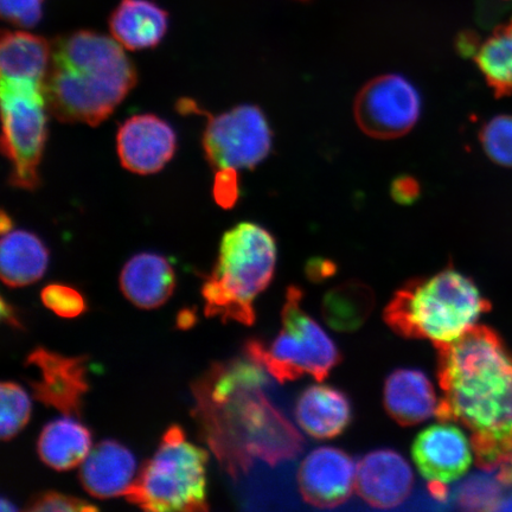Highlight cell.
<instances>
[{"label": "cell", "instance_id": "d6986e66", "mask_svg": "<svg viewBox=\"0 0 512 512\" xmlns=\"http://www.w3.org/2000/svg\"><path fill=\"white\" fill-rule=\"evenodd\" d=\"M108 25L121 46L133 51L145 50L163 41L169 28V15L152 0H121Z\"/></svg>", "mask_w": 512, "mask_h": 512}, {"label": "cell", "instance_id": "74e56055", "mask_svg": "<svg viewBox=\"0 0 512 512\" xmlns=\"http://www.w3.org/2000/svg\"><path fill=\"white\" fill-rule=\"evenodd\" d=\"M498 510L510 511L512 510V495L508 498H505L501 505H499Z\"/></svg>", "mask_w": 512, "mask_h": 512}, {"label": "cell", "instance_id": "5bb4252c", "mask_svg": "<svg viewBox=\"0 0 512 512\" xmlns=\"http://www.w3.org/2000/svg\"><path fill=\"white\" fill-rule=\"evenodd\" d=\"M117 149L126 170L143 176L157 174L175 156L176 133L155 114L134 115L120 126Z\"/></svg>", "mask_w": 512, "mask_h": 512}, {"label": "cell", "instance_id": "cb8c5ba5", "mask_svg": "<svg viewBox=\"0 0 512 512\" xmlns=\"http://www.w3.org/2000/svg\"><path fill=\"white\" fill-rule=\"evenodd\" d=\"M374 306L375 294L370 286L350 280L325 294L322 315L332 330L355 332L367 322Z\"/></svg>", "mask_w": 512, "mask_h": 512}, {"label": "cell", "instance_id": "d6a6232c", "mask_svg": "<svg viewBox=\"0 0 512 512\" xmlns=\"http://www.w3.org/2000/svg\"><path fill=\"white\" fill-rule=\"evenodd\" d=\"M420 195L419 183L414 178L403 176L392 184V196L401 204H412Z\"/></svg>", "mask_w": 512, "mask_h": 512}, {"label": "cell", "instance_id": "8992f818", "mask_svg": "<svg viewBox=\"0 0 512 512\" xmlns=\"http://www.w3.org/2000/svg\"><path fill=\"white\" fill-rule=\"evenodd\" d=\"M208 458L204 448L189 443L182 427L171 426L125 497L146 511H208Z\"/></svg>", "mask_w": 512, "mask_h": 512}, {"label": "cell", "instance_id": "d4e9b609", "mask_svg": "<svg viewBox=\"0 0 512 512\" xmlns=\"http://www.w3.org/2000/svg\"><path fill=\"white\" fill-rule=\"evenodd\" d=\"M476 63L497 96L512 95V21L483 43Z\"/></svg>", "mask_w": 512, "mask_h": 512}, {"label": "cell", "instance_id": "83f0119b", "mask_svg": "<svg viewBox=\"0 0 512 512\" xmlns=\"http://www.w3.org/2000/svg\"><path fill=\"white\" fill-rule=\"evenodd\" d=\"M480 142L492 162L512 168V115L491 119L480 131Z\"/></svg>", "mask_w": 512, "mask_h": 512}, {"label": "cell", "instance_id": "836d02e7", "mask_svg": "<svg viewBox=\"0 0 512 512\" xmlns=\"http://www.w3.org/2000/svg\"><path fill=\"white\" fill-rule=\"evenodd\" d=\"M335 266L329 261L319 260L312 261V264L307 267V273L313 280L324 279L330 277L334 273Z\"/></svg>", "mask_w": 512, "mask_h": 512}, {"label": "cell", "instance_id": "7c38bea8", "mask_svg": "<svg viewBox=\"0 0 512 512\" xmlns=\"http://www.w3.org/2000/svg\"><path fill=\"white\" fill-rule=\"evenodd\" d=\"M354 460L335 447H319L307 454L297 472L299 494L317 509H335L347 503L356 489Z\"/></svg>", "mask_w": 512, "mask_h": 512}, {"label": "cell", "instance_id": "4316f807", "mask_svg": "<svg viewBox=\"0 0 512 512\" xmlns=\"http://www.w3.org/2000/svg\"><path fill=\"white\" fill-rule=\"evenodd\" d=\"M0 435L3 440H11L27 426L31 414L29 395L14 382H3L0 386Z\"/></svg>", "mask_w": 512, "mask_h": 512}, {"label": "cell", "instance_id": "d590c367", "mask_svg": "<svg viewBox=\"0 0 512 512\" xmlns=\"http://www.w3.org/2000/svg\"><path fill=\"white\" fill-rule=\"evenodd\" d=\"M178 328L181 329H189L192 325L196 323L195 313L190 310H184L178 315L177 319Z\"/></svg>", "mask_w": 512, "mask_h": 512}, {"label": "cell", "instance_id": "603a6c76", "mask_svg": "<svg viewBox=\"0 0 512 512\" xmlns=\"http://www.w3.org/2000/svg\"><path fill=\"white\" fill-rule=\"evenodd\" d=\"M91 450V432L73 416L49 422L37 443L42 462L57 471L74 469L83 463Z\"/></svg>", "mask_w": 512, "mask_h": 512}, {"label": "cell", "instance_id": "5b68a950", "mask_svg": "<svg viewBox=\"0 0 512 512\" xmlns=\"http://www.w3.org/2000/svg\"><path fill=\"white\" fill-rule=\"evenodd\" d=\"M277 243L264 227L242 222L223 235L219 258L202 287L206 316L255 322L254 302L274 277Z\"/></svg>", "mask_w": 512, "mask_h": 512}, {"label": "cell", "instance_id": "9c48e42d", "mask_svg": "<svg viewBox=\"0 0 512 512\" xmlns=\"http://www.w3.org/2000/svg\"><path fill=\"white\" fill-rule=\"evenodd\" d=\"M203 149L214 169H254L270 155L272 131L259 107L242 105L208 117Z\"/></svg>", "mask_w": 512, "mask_h": 512}, {"label": "cell", "instance_id": "2e32d148", "mask_svg": "<svg viewBox=\"0 0 512 512\" xmlns=\"http://www.w3.org/2000/svg\"><path fill=\"white\" fill-rule=\"evenodd\" d=\"M136 458L115 440H104L92 448L83 460L80 480L83 488L96 498L125 496L134 482Z\"/></svg>", "mask_w": 512, "mask_h": 512}, {"label": "cell", "instance_id": "f1b7e54d", "mask_svg": "<svg viewBox=\"0 0 512 512\" xmlns=\"http://www.w3.org/2000/svg\"><path fill=\"white\" fill-rule=\"evenodd\" d=\"M41 299L44 306L63 318H76L87 311L86 300L82 294L67 285L50 284L44 287Z\"/></svg>", "mask_w": 512, "mask_h": 512}, {"label": "cell", "instance_id": "277c9868", "mask_svg": "<svg viewBox=\"0 0 512 512\" xmlns=\"http://www.w3.org/2000/svg\"><path fill=\"white\" fill-rule=\"evenodd\" d=\"M490 310L489 300L476 284L448 267L399 288L384 309L383 318L396 334L427 339L437 349L456 342Z\"/></svg>", "mask_w": 512, "mask_h": 512}, {"label": "cell", "instance_id": "ffe728a7", "mask_svg": "<svg viewBox=\"0 0 512 512\" xmlns=\"http://www.w3.org/2000/svg\"><path fill=\"white\" fill-rule=\"evenodd\" d=\"M296 420L310 437H338L350 425L352 411L348 396L329 386H311L296 403Z\"/></svg>", "mask_w": 512, "mask_h": 512}, {"label": "cell", "instance_id": "52a82bcc", "mask_svg": "<svg viewBox=\"0 0 512 512\" xmlns=\"http://www.w3.org/2000/svg\"><path fill=\"white\" fill-rule=\"evenodd\" d=\"M304 294L297 286L287 288L279 335L271 344L252 339L246 355L261 364L279 383L304 375L318 382L329 376L342 357L332 339L302 307Z\"/></svg>", "mask_w": 512, "mask_h": 512}, {"label": "cell", "instance_id": "484cf974", "mask_svg": "<svg viewBox=\"0 0 512 512\" xmlns=\"http://www.w3.org/2000/svg\"><path fill=\"white\" fill-rule=\"evenodd\" d=\"M512 485L510 464L498 467L494 475H475L458 486L454 503L463 510H498L503 494Z\"/></svg>", "mask_w": 512, "mask_h": 512}, {"label": "cell", "instance_id": "ba28073f", "mask_svg": "<svg viewBox=\"0 0 512 512\" xmlns=\"http://www.w3.org/2000/svg\"><path fill=\"white\" fill-rule=\"evenodd\" d=\"M2 150L10 163V183L24 190L40 184V164L48 137L47 102L43 85L2 78Z\"/></svg>", "mask_w": 512, "mask_h": 512}, {"label": "cell", "instance_id": "44dd1931", "mask_svg": "<svg viewBox=\"0 0 512 512\" xmlns=\"http://www.w3.org/2000/svg\"><path fill=\"white\" fill-rule=\"evenodd\" d=\"M49 252L37 235L14 230L3 235L0 245V275L9 287L36 283L46 273Z\"/></svg>", "mask_w": 512, "mask_h": 512}, {"label": "cell", "instance_id": "8d00e7d4", "mask_svg": "<svg viewBox=\"0 0 512 512\" xmlns=\"http://www.w3.org/2000/svg\"><path fill=\"white\" fill-rule=\"evenodd\" d=\"M0 227H2V234H8L12 230V222L9 216H6V214L3 211L2 214V223H0Z\"/></svg>", "mask_w": 512, "mask_h": 512}, {"label": "cell", "instance_id": "7a4b0ae2", "mask_svg": "<svg viewBox=\"0 0 512 512\" xmlns=\"http://www.w3.org/2000/svg\"><path fill=\"white\" fill-rule=\"evenodd\" d=\"M443 398L440 422L471 433L477 464L485 471L512 460V354L488 326L475 325L456 342L437 348Z\"/></svg>", "mask_w": 512, "mask_h": 512}, {"label": "cell", "instance_id": "6da1fadb", "mask_svg": "<svg viewBox=\"0 0 512 512\" xmlns=\"http://www.w3.org/2000/svg\"><path fill=\"white\" fill-rule=\"evenodd\" d=\"M268 375L247 356L214 364L194 386L198 425L232 476L251 469L255 458L275 466L303 451L302 435L262 392Z\"/></svg>", "mask_w": 512, "mask_h": 512}, {"label": "cell", "instance_id": "ab89813d", "mask_svg": "<svg viewBox=\"0 0 512 512\" xmlns=\"http://www.w3.org/2000/svg\"><path fill=\"white\" fill-rule=\"evenodd\" d=\"M510 469H511V473H512V460H511V463H510Z\"/></svg>", "mask_w": 512, "mask_h": 512}, {"label": "cell", "instance_id": "3957f363", "mask_svg": "<svg viewBox=\"0 0 512 512\" xmlns=\"http://www.w3.org/2000/svg\"><path fill=\"white\" fill-rule=\"evenodd\" d=\"M121 44L91 30L57 38L43 81L48 111L62 123L98 126L137 85Z\"/></svg>", "mask_w": 512, "mask_h": 512}, {"label": "cell", "instance_id": "e0dca14e", "mask_svg": "<svg viewBox=\"0 0 512 512\" xmlns=\"http://www.w3.org/2000/svg\"><path fill=\"white\" fill-rule=\"evenodd\" d=\"M384 407L401 426L421 424L437 414L439 401L432 382L420 370L398 369L384 384Z\"/></svg>", "mask_w": 512, "mask_h": 512}, {"label": "cell", "instance_id": "8fae6325", "mask_svg": "<svg viewBox=\"0 0 512 512\" xmlns=\"http://www.w3.org/2000/svg\"><path fill=\"white\" fill-rule=\"evenodd\" d=\"M471 440L451 422H441L418 434L412 457L421 476L428 482V494L445 503L447 484L462 478L472 464Z\"/></svg>", "mask_w": 512, "mask_h": 512}, {"label": "cell", "instance_id": "30bf717a", "mask_svg": "<svg viewBox=\"0 0 512 512\" xmlns=\"http://www.w3.org/2000/svg\"><path fill=\"white\" fill-rule=\"evenodd\" d=\"M421 112L418 91L400 75H383L361 89L355 101V118L368 136L394 139L415 126Z\"/></svg>", "mask_w": 512, "mask_h": 512}, {"label": "cell", "instance_id": "4dcf8cb0", "mask_svg": "<svg viewBox=\"0 0 512 512\" xmlns=\"http://www.w3.org/2000/svg\"><path fill=\"white\" fill-rule=\"evenodd\" d=\"M44 0H0V11L6 22L21 28H34L43 15Z\"/></svg>", "mask_w": 512, "mask_h": 512}, {"label": "cell", "instance_id": "7402d4cb", "mask_svg": "<svg viewBox=\"0 0 512 512\" xmlns=\"http://www.w3.org/2000/svg\"><path fill=\"white\" fill-rule=\"evenodd\" d=\"M51 51L53 46L42 36L21 30H4L0 43L2 78L31 80L43 85Z\"/></svg>", "mask_w": 512, "mask_h": 512}, {"label": "cell", "instance_id": "e575fe53", "mask_svg": "<svg viewBox=\"0 0 512 512\" xmlns=\"http://www.w3.org/2000/svg\"><path fill=\"white\" fill-rule=\"evenodd\" d=\"M2 320L4 323L14 326V328H22V324L19 322L14 307L6 303L4 299H2Z\"/></svg>", "mask_w": 512, "mask_h": 512}, {"label": "cell", "instance_id": "f35d334b", "mask_svg": "<svg viewBox=\"0 0 512 512\" xmlns=\"http://www.w3.org/2000/svg\"><path fill=\"white\" fill-rule=\"evenodd\" d=\"M0 505H2V508H0V510H2L3 512L16 510L14 505L10 504V502L6 501V499H2V503H0Z\"/></svg>", "mask_w": 512, "mask_h": 512}, {"label": "cell", "instance_id": "9a60e30c", "mask_svg": "<svg viewBox=\"0 0 512 512\" xmlns=\"http://www.w3.org/2000/svg\"><path fill=\"white\" fill-rule=\"evenodd\" d=\"M414 484L411 465L393 450L370 452L357 465L356 491L371 508H399L412 496Z\"/></svg>", "mask_w": 512, "mask_h": 512}, {"label": "cell", "instance_id": "4fadbf2b", "mask_svg": "<svg viewBox=\"0 0 512 512\" xmlns=\"http://www.w3.org/2000/svg\"><path fill=\"white\" fill-rule=\"evenodd\" d=\"M87 357H66L57 352L37 348L27 358L28 366L40 371L36 381H29L32 395L68 416H80L82 399L89 390Z\"/></svg>", "mask_w": 512, "mask_h": 512}, {"label": "cell", "instance_id": "ac0fdd59", "mask_svg": "<svg viewBox=\"0 0 512 512\" xmlns=\"http://www.w3.org/2000/svg\"><path fill=\"white\" fill-rule=\"evenodd\" d=\"M176 275L162 255L140 253L128 260L120 275L124 296L140 309H156L174 293Z\"/></svg>", "mask_w": 512, "mask_h": 512}, {"label": "cell", "instance_id": "f546056e", "mask_svg": "<svg viewBox=\"0 0 512 512\" xmlns=\"http://www.w3.org/2000/svg\"><path fill=\"white\" fill-rule=\"evenodd\" d=\"M28 511H98L94 504L78 497L60 494V492L47 491L41 492L32 497L27 505Z\"/></svg>", "mask_w": 512, "mask_h": 512}, {"label": "cell", "instance_id": "1f68e13d", "mask_svg": "<svg viewBox=\"0 0 512 512\" xmlns=\"http://www.w3.org/2000/svg\"><path fill=\"white\" fill-rule=\"evenodd\" d=\"M214 197L217 204L224 209L235 206L239 198L238 170H217L214 183Z\"/></svg>", "mask_w": 512, "mask_h": 512}]
</instances>
